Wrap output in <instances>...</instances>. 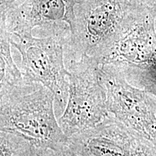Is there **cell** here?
I'll return each mask as SVG.
<instances>
[{
    "mask_svg": "<svg viewBox=\"0 0 156 156\" xmlns=\"http://www.w3.org/2000/svg\"><path fill=\"white\" fill-rule=\"evenodd\" d=\"M12 156H54V151L32 143L21 136L17 148Z\"/></svg>",
    "mask_w": 156,
    "mask_h": 156,
    "instance_id": "cell-10",
    "label": "cell"
},
{
    "mask_svg": "<svg viewBox=\"0 0 156 156\" xmlns=\"http://www.w3.org/2000/svg\"><path fill=\"white\" fill-rule=\"evenodd\" d=\"M67 106L58 122L68 137L101 124L109 116L107 94L96 58L81 54L68 68Z\"/></svg>",
    "mask_w": 156,
    "mask_h": 156,
    "instance_id": "cell-3",
    "label": "cell"
},
{
    "mask_svg": "<svg viewBox=\"0 0 156 156\" xmlns=\"http://www.w3.org/2000/svg\"><path fill=\"white\" fill-rule=\"evenodd\" d=\"M55 96L41 83L25 80L2 84L0 130L15 132L54 151L66 147L68 136L56 119Z\"/></svg>",
    "mask_w": 156,
    "mask_h": 156,
    "instance_id": "cell-1",
    "label": "cell"
},
{
    "mask_svg": "<svg viewBox=\"0 0 156 156\" xmlns=\"http://www.w3.org/2000/svg\"><path fill=\"white\" fill-rule=\"evenodd\" d=\"M151 0H82L75 9L72 46L100 62L133 15Z\"/></svg>",
    "mask_w": 156,
    "mask_h": 156,
    "instance_id": "cell-2",
    "label": "cell"
},
{
    "mask_svg": "<svg viewBox=\"0 0 156 156\" xmlns=\"http://www.w3.org/2000/svg\"><path fill=\"white\" fill-rule=\"evenodd\" d=\"M65 148L75 156H156V145L110 116L68 137Z\"/></svg>",
    "mask_w": 156,
    "mask_h": 156,
    "instance_id": "cell-7",
    "label": "cell"
},
{
    "mask_svg": "<svg viewBox=\"0 0 156 156\" xmlns=\"http://www.w3.org/2000/svg\"><path fill=\"white\" fill-rule=\"evenodd\" d=\"M53 30L45 38L32 35L17 36L10 43L22 56L21 72L25 80L41 83L53 92L61 112L67 106L69 83L68 70L64 64V40L61 30Z\"/></svg>",
    "mask_w": 156,
    "mask_h": 156,
    "instance_id": "cell-4",
    "label": "cell"
},
{
    "mask_svg": "<svg viewBox=\"0 0 156 156\" xmlns=\"http://www.w3.org/2000/svg\"><path fill=\"white\" fill-rule=\"evenodd\" d=\"M82 0H25L1 12V27L12 36L32 35L35 27H48L52 30L66 28L64 23L73 26L76 5Z\"/></svg>",
    "mask_w": 156,
    "mask_h": 156,
    "instance_id": "cell-8",
    "label": "cell"
},
{
    "mask_svg": "<svg viewBox=\"0 0 156 156\" xmlns=\"http://www.w3.org/2000/svg\"><path fill=\"white\" fill-rule=\"evenodd\" d=\"M144 90L156 97V76H138Z\"/></svg>",
    "mask_w": 156,
    "mask_h": 156,
    "instance_id": "cell-11",
    "label": "cell"
},
{
    "mask_svg": "<svg viewBox=\"0 0 156 156\" xmlns=\"http://www.w3.org/2000/svg\"><path fill=\"white\" fill-rule=\"evenodd\" d=\"M11 37L7 31L1 27V85L16 84L24 79L22 72L18 69L12 57Z\"/></svg>",
    "mask_w": 156,
    "mask_h": 156,
    "instance_id": "cell-9",
    "label": "cell"
},
{
    "mask_svg": "<svg viewBox=\"0 0 156 156\" xmlns=\"http://www.w3.org/2000/svg\"><path fill=\"white\" fill-rule=\"evenodd\" d=\"M155 15L153 2L140 8L128 21L99 63L132 68L137 75L156 76Z\"/></svg>",
    "mask_w": 156,
    "mask_h": 156,
    "instance_id": "cell-6",
    "label": "cell"
},
{
    "mask_svg": "<svg viewBox=\"0 0 156 156\" xmlns=\"http://www.w3.org/2000/svg\"><path fill=\"white\" fill-rule=\"evenodd\" d=\"M101 77L109 113L156 145V104L151 93L129 83L119 66L101 65Z\"/></svg>",
    "mask_w": 156,
    "mask_h": 156,
    "instance_id": "cell-5",
    "label": "cell"
},
{
    "mask_svg": "<svg viewBox=\"0 0 156 156\" xmlns=\"http://www.w3.org/2000/svg\"><path fill=\"white\" fill-rule=\"evenodd\" d=\"M17 0H0V3H1V12L12 7L13 4Z\"/></svg>",
    "mask_w": 156,
    "mask_h": 156,
    "instance_id": "cell-12",
    "label": "cell"
},
{
    "mask_svg": "<svg viewBox=\"0 0 156 156\" xmlns=\"http://www.w3.org/2000/svg\"><path fill=\"white\" fill-rule=\"evenodd\" d=\"M54 156H75L70 152L67 151L66 148L59 151H54Z\"/></svg>",
    "mask_w": 156,
    "mask_h": 156,
    "instance_id": "cell-13",
    "label": "cell"
}]
</instances>
